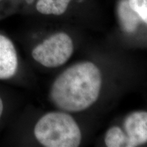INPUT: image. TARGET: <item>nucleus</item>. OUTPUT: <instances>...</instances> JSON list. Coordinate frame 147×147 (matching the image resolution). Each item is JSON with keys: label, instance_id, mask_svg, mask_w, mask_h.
<instances>
[{"label": "nucleus", "instance_id": "4", "mask_svg": "<svg viewBox=\"0 0 147 147\" xmlns=\"http://www.w3.org/2000/svg\"><path fill=\"white\" fill-rule=\"evenodd\" d=\"M125 147H136L147 143V112L130 113L123 122Z\"/></svg>", "mask_w": 147, "mask_h": 147}, {"label": "nucleus", "instance_id": "3", "mask_svg": "<svg viewBox=\"0 0 147 147\" xmlns=\"http://www.w3.org/2000/svg\"><path fill=\"white\" fill-rule=\"evenodd\" d=\"M74 45L68 34L58 32L49 36L32 51V56L37 63L49 68L65 64L73 54Z\"/></svg>", "mask_w": 147, "mask_h": 147}, {"label": "nucleus", "instance_id": "1", "mask_svg": "<svg viewBox=\"0 0 147 147\" xmlns=\"http://www.w3.org/2000/svg\"><path fill=\"white\" fill-rule=\"evenodd\" d=\"M102 82L101 71L96 65L90 61L80 62L65 69L55 79L49 97L61 111L80 112L96 102Z\"/></svg>", "mask_w": 147, "mask_h": 147}, {"label": "nucleus", "instance_id": "2", "mask_svg": "<svg viewBox=\"0 0 147 147\" xmlns=\"http://www.w3.org/2000/svg\"><path fill=\"white\" fill-rule=\"evenodd\" d=\"M34 135L45 147H77L82 140L77 123L64 111L50 112L40 117L34 126Z\"/></svg>", "mask_w": 147, "mask_h": 147}, {"label": "nucleus", "instance_id": "8", "mask_svg": "<svg viewBox=\"0 0 147 147\" xmlns=\"http://www.w3.org/2000/svg\"><path fill=\"white\" fill-rule=\"evenodd\" d=\"M125 136L119 127H112L106 132L105 144L108 147H125Z\"/></svg>", "mask_w": 147, "mask_h": 147}, {"label": "nucleus", "instance_id": "7", "mask_svg": "<svg viewBox=\"0 0 147 147\" xmlns=\"http://www.w3.org/2000/svg\"><path fill=\"white\" fill-rule=\"evenodd\" d=\"M71 0H38L36 8L45 15L59 16L67 10Z\"/></svg>", "mask_w": 147, "mask_h": 147}, {"label": "nucleus", "instance_id": "11", "mask_svg": "<svg viewBox=\"0 0 147 147\" xmlns=\"http://www.w3.org/2000/svg\"><path fill=\"white\" fill-rule=\"evenodd\" d=\"M1 1V0H0V1Z\"/></svg>", "mask_w": 147, "mask_h": 147}, {"label": "nucleus", "instance_id": "5", "mask_svg": "<svg viewBox=\"0 0 147 147\" xmlns=\"http://www.w3.org/2000/svg\"><path fill=\"white\" fill-rule=\"evenodd\" d=\"M19 67L18 55L12 40L0 33V80H11Z\"/></svg>", "mask_w": 147, "mask_h": 147}, {"label": "nucleus", "instance_id": "9", "mask_svg": "<svg viewBox=\"0 0 147 147\" xmlns=\"http://www.w3.org/2000/svg\"><path fill=\"white\" fill-rule=\"evenodd\" d=\"M131 8L147 25V0H128Z\"/></svg>", "mask_w": 147, "mask_h": 147}, {"label": "nucleus", "instance_id": "6", "mask_svg": "<svg viewBox=\"0 0 147 147\" xmlns=\"http://www.w3.org/2000/svg\"><path fill=\"white\" fill-rule=\"evenodd\" d=\"M117 12L123 31L127 33H133L136 30L142 20L131 8L128 0H119Z\"/></svg>", "mask_w": 147, "mask_h": 147}, {"label": "nucleus", "instance_id": "10", "mask_svg": "<svg viewBox=\"0 0 147 147\" xmlns=\"http://www.w3.org/2000/svg\"><path fill=\"white\" fill-rule=\"evenodd\" d=\"M9 101L8 97L5 96V94L0 89V125L5 119L8 112L10 107H9Z\"/></svg>", "mask_w": 147, "mask_h": 147}]
</instances>
